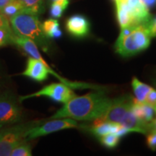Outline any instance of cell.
I'll return each mask as SVG.
<instances>
[{
	"mask_svg": "<svg viewBox=\"0 0 156 156\" xmlns=\"http://www.w3.org/2000/svg\"><path fill=\"white\" fill-rule=\"evenodd\" d=\"M103 89L96 90L83 96H74L64 103L51 119L69 118L92 121L103 116L112 102Z\"/></svg>",
	"mask_w": 156,
	"mask_h": 156,
	"instance_id": "obj_1",
	"label": "cell"
},
{
	"mask_svg": "<svg viewBox=\"0 0 156 156\" xmlns=\"http://www.w3.org/2000/svg\"><path fill=\"white\" fill-rule=\"evenodd\" d=\"M9 23L15 34L31 39L45 52L49 50L51 42L43 32L38 15L25 9L9 19Z\"/></svg>",
	"mask_w": 156,
	"mask_h": 156,
	"instance_id": "obj_2",
	"label": "cell"
},
{
	"mask_svg": "<svg viewBox=\"0 0 156 156\" xmlns=\"http://www.w3.org/2000/svg\"><path fill=\"white\" fill-rule=\"evenodd\" d=\"M147 23L140 24L127 36L117 39L115 49L123 57H129L147 49L151 44V35Z\"/></svg>",
	"mask_w": 156,
	"mask_h": 156,
	"instance_id": "obj_3",
	"label": "cell"
},
{
	"mask_svg": "<svg viewBox=\"0 0 156 156\" xmlns=\"http://www.w3.org/2000/svg\"><path fill=\"white\" fill-rule=\"evenodd\" d=\"M30 122L9 126L0 131V156H9L14 148L21 142L27 141L26 134L29 129L38 124Z\"/></svg>",
	"mask_w": 156,
	"mask_h": 156,
	"instance_id": "obj_4",
	"label": "cell"
},
{
	"mask_svg": "<svg viewBox=\"0 0 156 156\" xmlns=\"http://www.w3.org/2000/svg\"><path fill=\"white\" fill-rule=\"evenodd\" d=\"M23 111L17 98L8 92L0 93V129L18 123Z\"/></svg>",
	"mask_w": 156,
	"mask_h": 156,
	"instance_id": "obj_5",
	"label": "cell"
},
{
	"mask_svg": "<svg viewBox=\"0 0 156 156\" xmlns=\"http://www.w3.org/2000/svg\"><path fill=\"white\" fill-rule=\"evenodd\" d=\"M46 96L58 103H67L72 98L75 96L73 88L64 83H52L46 85L38 92L33 94L25 95L20 98V101H23L25 99L30 98L33 97Z\"/></svg>",
	"mask_w": 156,
	"mask_h": 156,
	"instance_id": "obj_6",
	"label": "cell"
},
{
	"mask_svg": "<svg viewBox=\"0 0 156 156\" xmlns=\"http://www.w3.org/2000/svg\"><path fill=\"white\" fill-rule=\"evenodd\" d=\"M79 125L75 120L69 118L61 119H53V120L48 121L42 125L37 124L36 126L31 128L28 130L26 134V140L29 141L34 140L35 138L44 135H47L53 132L65 129L76 128Z\"/></svg>",
	"mask_w": 156,
	"mask_h": 156,
	"instance_id": "obj_7",
	"label": "cell"
},
{
	"mask_svg": "<svg viewBox=\"0 0 156 156\" xmlns=\"http://www.w3.org/2000/svg\"><path fill=\"white\" fill-rule=\"evenodd\" d=\"M133 103L134 98L129 95L112 99L105 114L100 118L106 122L120 124L126 113L132 110Z\"/></svg>",
	"mask_w": 156,
	"mask_h": 156,
	"instance_id": "obj_8",
	"label": "cell"
},
{
	"mask_svg": "<svg viewBox=\"0 0 156 156\" xmlns=\"http://www.w3.org/2000/svg\"><path fill=\"white\" fill-rule=\"evenodd\" d=\"M66 29L72 36L76 38H84L90 34V24L84 15H75L67 20Z\"/></svg>",
	"mask_w": 156,
	"mask_h": 156,
	"instance_id": "obj_9",
	"label": "cell"
},
{
	"mask_svg": "<svg viewBox=\"0 0 156 156\" xmlns=\"http://www.w3.org/2000/svg\"><path fill=\"white\" fill-rule=\"evenodd\" d=\"M129 9L136 25L147 23L152 18L149 9L145 7L141 0H126Z\"/></svg>",
	"mask_w": 156,
	"mask_h": 156,
	"instance_id": "obj_10",
	"label": "cell"
},
{
	"mask_svg": "<svg viewBox=\"0 0 156 156\" xmlns=\"http://www.w3.org/2000/svg\"><path fill=\"white\" fill-rule=\"evenodd\" d=\"M114 2L116 5L117 20L121 28L132 25H139L134 22L133 17L129 9L126 0H115Z\"/></svg>",
	"mask_w": 156,
	"mask_h": 156,
	"instance_id": "obj_11",
	"label": "cell"
},
{
	"mask_svg": "<svg viewBox=\"0 0 156 156\" xmlns=\"http://www.w3.org/2000/svg\"><path fill=\"white\" fill-rule=\"evenodd\" d=\"M121 124L116 123L108 122L103 120L101 118L95 119L90 131L97 137L106 135L108 134H115L119 129Z\"/></svg>",
	"mask_w": 156,
	"mask_h": 156,
	"instance_id": "obj_12",
	"label": "cell"
},
{
	"mask_svg": "<svg viewBox=\"0 0 156 156\" xmlns=\"http://www.w3.org/2000/svg\"><path fill=\"white\" fill-rule=\"evenodd\" d=\"M132 111L133 114L147 124H151L154 119L155 111L153 106H150L146 103H136L134 101Z\"/></svg>",
	"mask_w": 156,
	"mask_h": 156,
	"instance_id": "obj_13",
	"label": "cell"
},
{
	"mask_svg": "<svg viewBox=\"0 0 156 156\" xmlns=\"http://www.w3.org/2000/svg\"><path fill=\"white\" fill-rule=\"evenodd\" d=\"M41 26L43 32L48 39L59 38L62 36V31L59 28V23L55 18L46 20L42 23Z\"/></svg>",
	"mask_w": 156,
	"mask_h": 156,
	"instance_id": "obj_14",
	"label": "cell"
},
{
	"mask_svg": "<svg viewBox=\"0 0 156 156\" xmlns=\"http://www.w3.org/2000/svg\"><path fill=\"white\" fill-rule=\"evenodd\" d=\"M132 88H133L135 98L134 101L136 103H144L147 93L150 92L152 87L149 85L140 82L137 78L134 77L132 82Z\"/></svg>",
	"mask_w": 156,
	"mask_h": 156,
	"instance_id": "obj_15",
	"label": "cell"
},
{
	"mask_svg": "<svg viewBox=\"0 0 156 156\" xmlns=\"http://www.w3.org/2000/svg\"><path fill=\"white\" fill-rule=\"evenodd\" d=\"M23 10H25L24 7L18 0H12L3 7L0 13L9 20V19Z\"/></svg>",
	"mask_w": 156,
	"mask_h": 156,
	"instance_id": "obj_16",
	"label": "cell"
},
{
	"mask_svg": "<svg viewBox=\"0 0 156 156\" xmlns=\"http://www.w3.org/2000/svg\"><path fill=\"white\" fill-rule=\"evenodd\" d=\"M24 7L25 10L30 12L34 14L39 15L44 10V0H18Z\"/></svg>",
	"mask_w": 156,
	"mask_h": 156,
	"instance_id": "obj_17",
	"label": "cell"
},
{
	"mask_svg": "<svg viewBox=\"0 0 156 156\" xmlns=\"http://www.w3.org/2000/svg\"><path fill=\"white\" fill-rule=\"evenodd\" d=\"M69 5V0H58L51 4L50 15L52 18H59Z\"/></svg>",
	"mask_w": 156,
	"mask_h": 156,
	"instance_id": "obj_18",
	"label": "cell"
},
{
	"mask_svg": "<svg viewBox=\"0 0 156 156\" xmlns=\"http://www.w3.org/2000/svg\"><path fill=\"white\" fill-rule=\"evenodd\" d=\"M14 36L12 27L0 28V48L12 44V38Z\"/></svg>",
	"mask_w": 156,
	"mask_h": 156,
	"instance_id": "obj_19",
	"label": "cell"
},
{
	"mask_svg": "<svg viewBox=\"0 0 156 156\" xmlns=\"http://www.w3.org/2000/svg\"><path fill=\"white\" fill-rule=\"evenodd\" d=\"M119 136L115 134H108L99 137L101 143L107 148H114L118 145L119 142Z\"/></svg>",
	"mask_w": 156,
	"mask_h": 156,
	"instance_id": "obj_20",
	"label": "cell"
},
{
	"mask_svg": "<svg viewBox=\"0 0 156 156\" xmlns=\"http://www.w3.org/2000/svg\"><path fill=\"white\" fill-rule=\"evenodd\" d=\"M12 156H30L31 153L30 145L27 143V141H24L16 146L12 151Z\"/></svg>",
	"mask_w": 156,
	"mask_h": 156,
	"instance_id": "obj_21",
	"label": "cell"
},
{
	"mask_svg": "<svg viewBox=\"0 0 156 156\" xmlns=\"http://www.w3.org/2000/svg\"><path fill=\"white\" fill-rule=\"evenodd\" d=\"M147 145L152 151L156 150V131L151 130L147 134Z\"/></svg>",
	"mask_w": 156,
	"mask_h": 156,
	"instance_id": "obj_22",
	"label": "cell"
},
{
	"mask_svg": "<svg viewBox=\"0 0 156 156\" xmlns=\"http://www.w3.org/2000/svg\"><path fill=\"white\" fill-rule=\"evenodd\" d=\"M145 103L149 104L150 106H153L154 108L156 107V90L155 89L151 88L150 92L147 93L145 98Z\"/></svg>",
	"mask_w": 156,
	"mask_h": 156,
	"instance_id": "obj_23",
	"label": "cell"
},
{
	"mask_svg": "<svg viewBox=\"0 0 156 156\" xmlns=\"http://www.w3.org/2000/svg\"><path fill=\"white\" fill-rule=\"evenodd\" d=\"M149 33L151 38L156 37V17L155 18H151V20L147 23Z\"/></svg>",
	"mask_w": 156,
	"mask_h": 156,
	"instance_id": "obj_24",
	"label": "cell"
},
{
	"mask_svg": "<svg viewBox=\"0 0 156 156\" xmlns=\"http://www.w3.org/2000/svg\"><path fill=\"white\" fill-rule=\"evenodd\" d=\"M8 27H11L9 20L0 13V28H8Z\"/></svg>",
	"mask_w": 156,
	"mask_h": 156,
	"instance_id": "obj_25",
	"label": "cell"
},
{
	"mask_svg": "<svg viewBox=\"0 0 156 156\" xmlns=\"http://www.w3.org/2000/svg\"><path fill=\"white\" fill-rule=\"evenodd\" d=\"M141 1L147 9L152 8L156 5V0H141Z\"/></svg>",
	"mask_w": 156,
	"mask_h": 156,
	"instance_id": "obj_26",
	"label": "cell"
},
{
	"mask_svg": "<svg viewBox=\"0 0 156 156\" xmlns=\"http://www.w3.org/2000/svg\"><path fill=\"white\" fill-rule=\"evenodd\" d=\"M12 0H0V11L2 9V8L6 5H7L9 2Z\"/></svg>",
	"mask_w": 156,
	"mask_h": 156,
	"instance_id": "obj_27",
	"label": "cell"
},
{
	"mask_svg": "<svg viewBox=\"0 0 156 156\" xmlns=\"http://www.w3.org/2000/svg\"><path fill=\"white\" fill-rule=\"evenodd\" d=\"M151 130L156 131V119H154L153 122H151Z\"/></svg>",
	"mask_w": 156,
	"mask_h": 156,
	"instance_id": "obj_28",
	"label": "cell"
},
{
	"mask_svg": "<svg viewBox=\"0 0 156 156\" xmlns=\"http://www.w3.org/2000/svg\"><path fill=\"white\" fill-rule=\"evenodd\" d=\"M56 1H58V0H47V2L49 4H51V3L54 2H56Z\"/></svg>",
	"mask_w": 156,
	"mask_h": 156,
	"instance_id": "obj_29",
	"label": "cell"
},
{
	"mask_svg": "<svg viewBox=\"0 0 156 156\" xmlns=\"http://www.w3.org/2000/svg\"><path fill=\"white\" fill-rule=\"evenodd\" d=\"M155 87H156V78H155Z\"/></svg>",
	"mask_w": 156,
	"mask_h": 156,
	"instance_id": "obj_30",
	"label": "cell"
},
{
	"mask_svg": "<svg viewBox=\"0 0 156 156\" xmlns=\"http://www.w3.org/2000/svg\"><path fill=\"white\" fill-rule=\"evenodd\" d=\"M155 114H156V107L155 108Z\"/></svg>",
	"mask_w": 156,
	"mask_h": 156,
	"instance_id": "obj_31",
	"label": "cell"
},
{
	"mask_svg": "<svg viewBox=\"0 0 156 156\" xmlns=\"http://www.w3.org/2000/svg\"><path fill=\"white\" fill-rule=\"evenodd\" d=\"M114 1H115V0H114Z\"/></svg>",
	"mask_w": 156,
	"mask_h": 156,
	"instance_id": "obj_32",
	"label": "cell"
}]
</instances>
